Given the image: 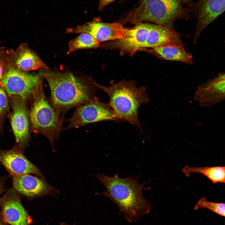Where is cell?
Wrapping results in <instances>:
<instances>
[{"instance_id": "cell-25", "label": "cell", "mask_w": 225, "mask_h": 225, "mask_svg": "<svg viewBox=\"0 0 225 225\" xmlns=\"http://www.w3.org/2000/svg\"><path fill=\"white\" fill-rule=\"evenodd\" d=\"M4 190V181L3 180L0 178V194Z\"/></svg>"}, {"instance_id": "cell-21", "label": "cell", "mask_w": 225, "mask_h": 225, "mask_svg": "<svg viewBox=\"0 0 225 225\" xmlns=\"http://www.w3.org/2000/svg\"><path fill=\"white\" fill-rule=\"evenodd\" d=\"M208 209L220 216H225V204L223 203L215 202L208 201L205 197L201 198L196 204L194 210L199 208Z\"/></svg>"}, {"instance_id": "cell-20", "label": "cell", "mask_w": 225, "mask_h": 225, "mask_svg": "<svg viewBox=\"0 0 225 225\" xmlns=\"http://www.w3.org/2000/svg\"><path fill=\"white\" fill-rule=\"evenodd\" d=\"M101 45L90 35L82 33L70 40L68 47L69 51L73 52L80 49L95 48L101 47Z\"/></svg>"}, {"instance_id": "cell-19", "label": "cell", "mask_w": 225, "mask_h": 225, "mask_svg": "<svg viewBox=\"0 0 225 225\" xmlns=\"http://www.w3.org/2000/svg\"><path fill=\"white\" fill-rule=\"evenodd\" d=\"M182 172L187 177L192 173L202 174L211 180L213 184L224 183L225 181V166L193 167L187 165L182 169Z\"/></svg>"}, {"instance_id": "cell-1", "label": "cell", "mask_w": 225, "mask_h": 225, "mask_svg": "<svg viewBox=\"0 0 225 225\" xmlns=\"http://www.w3.org/2000/svg\"><path fill=\"white\" fill-rule=\"evenodd\" d=\"M40 70L50 87L49 101L61 115L64 116L71 109L96 99L97 88L92 79L87 80L71 73L50 69Z\"/></svg>"}, {"instance_id": "cell-26", "label": "cell", "mask_w": 225, "mask_h": 225, "mask_svg": "<svg viewBox=\"0 0 225 225\" xmlns=\"http://www.w3.org/2000/svg\"><path fill=\"white\" fill-rule=\"evenodd\" d=\"M182 4L189 3L195 0H178Z\"/></svg>"}, {"instance_id": "cell-8", "label": "cell", "mask_w": 225, "mask_h": 225, "mask_svg": "<svg viewBox=\"0 0 225 225\" xmlns=\"http://www.w3.org/2000/svg\"><path fill=\"white\" fill-rule=\"evenodd\" d=\"M68 33L88 34L99 42L113 41L127 36L130 28L124 27L119 22L106 23L102 22L100 18H95L92 21L75 28H67Z\"/></svg>"}, {"instance_id": "cell-23", "label": "cell", "mask_w": 225, "mask_h": 225, "mask_svg": "<svg viewBox=\"0 0 225 225\" xmlns=\"http://www.w3.org/2000/svg\"><path fill=\"white\" fill-rule=\"evenodd\" d=\"M7 50L0 51V82L5 68L6 63Z\"/></svg>"}, {"instance_id": "cell-4", "label": "cell", "mask_w": 225, "mask_h": 225, "mask_svg": "<svg viewBox=\"0 0 225 225\" xmlns=\"http://www.w3.org/2000/svg\"><path fill=\"white\" fill-rule=\"evenodd\" d=\"M31 102L30 130L45 137L53 148L55 142L64 130L63 116L58 112L47 98L42 83L34 92Z\"/></svg>"}, {"instance_id": "cell-28", "label": "cell", "mask_w": 225, "mask_h": 225, "mask_svg": "<svg viewBox=\"0 0 225 225\" xmlns=\"http://www.w3.org/2000/svg\"><path fill=\"white\" fill-rule=\"evenodd\" d=\"M0 225H3L2 223L0 222Z\"/></svg>"}, {"instance_id": "cell-18", "label": "cell", "mask_w": 225, "mask_h": 225, "mask_svg": "<svg viewBox=\"0 0 225 225\" xmlns=\"http://www.w3.org/2000/svg\"><path fill=\"white\" fill-rule=\"evenodd\" d=\"M152 52L163 59L182 62L187 64L192 63V57L183 46L169 45L152 48Z\"/></svg>"}, {"instance_id": "cell-22", "label": "cell", "mask_w": 225, "mask_h": 225, "mask_svg": "<svg viewBox=\"0 0 225 225\" xmlns=\"http://www.w3.org/2000/svg\"><path fill=\"white\" fill-rule=\"evenodd\" d=\"M8 95L0 82V133L3 131L4 120L10 114Z\"/></svg>"}, {"instance_id": "cell-5", "label": "cell", "mask_w": 225, "mask_h": 225, "mask_svg": "<svg viewBox=\"0 0 225 225\" xmlns=\"http://www.w3.org/2000/svg\"><path fill=\"white\" fill-rule=\"evenodd\" d=\"M188 10L178 0H142L131 11L123 22L136 24L142 22L173 29L177 20H188Z\"/></svg>"}, {"instance_id": "cell-7", "label": "cell", "mask_w": 225, "mask_h": 225, "mask_svg": "<svg viewBox=\"0 0 225 225\" xmlns=\"http://www.w3.org/2000/svg\"><path fill=\"white\" fill-rule=\"evenodd\" d=\"M44 78L40 72L31 74L8 68L5 69L0 82L9 98L18 95L27 101H31L34 92L42 83Z\"/></svg>"}, {"instance_id": "cell-14", "label": "cell", "mask_w": 225, "mask_h": 225, "mask_svg": "<svg viewBox=\"0 0 225 225\" xmlns=\"http://www.w3.org/2000/svg\"><path fill=\"white\" fill-rule=\"evenodd\" d=\"M12 181L13 188L17 192L30 198L47 195L54 196L60 192L45 179L28 174L12 176Z\"/></svg>"}, {"instance_id": "cell-16", "label": "cell", "mask_w": 225, "mask_h": 225, "mask_svg": "<svg viewBox=\"0 0 225 225\" xmlns=\"http://www.w3.org/2000/svg\"><path fill=\"white\" fill-rule=\"evenodd\" d=\"M198 1L193 5L197 20L194 43L203 30L222 13L225 9V0Z\"/></svg>"}, {"instance_id": "cell-3", "label": "cell", "mask_w": 225, "mask_h": 225, "mask_svg": "<svg viewBox=\"0 0 225 225\" xmlns=\"http://www.w3.org/2000/svg\"><path fill=\"white\" fill-rule=\"evenodd\" d=\"M93 82L97 88L108 95V103L118 117L140 128L138 108L149 101L145 87H138L132 80H122L117 82L112 80L108 86L101 85L94 81Z\"/></svg>"}, {"instance_id": "cell-15", "label": "cell", "mask_w": 225, "mask_h": 225, "mask_svg": "<svg viewBox=\"0 0 225 225\" xmlns=\"http://www.w3.org/2000/svg\"><path fill=\"white\" fill-rule=\"evenodd\" d=\"M225 78L224 73H221L197 88L194 98L200 107L210 108L225 100Z\"/></svg>"}, {"instance_id": "cell-9", "label": "cell", "mask_w": 225, "mask_h": 225, "mask_svg": "<svg viewBox=\"0 0 225 225\" xmlns=\"http://www.w3.org/2000/svg\"><path fill=\"white\" fill-rule=\"evenodd\" d=\"M12 109L9 117L17 143L22 150L29 138L30 130L29 111L27 101L18 95L9 98Z\"/></svg>"}, {"instance_id": "cell-17", "label": "cell", "mask_w": 225, "mask_h": 225, "mask_svg": "<svg viewBox=\"0 0 225 225\" xmlns=\"http://www.w3.org/2000/svg\"><path fill=\"white\" fill-rule=\"evenodd\" d=\"M169 45L183 46L180 34L173 29L149 23V33L144 48Z\"/></svg>"}, {"instance_id": "cell-12", "label": "cell", "mask_w": 225, "mask_h": 225, "mask_svg": "<svg viewBox=\"0 0 225 225\" xmlns=\"http://www.w3.org/2000/svg\"><path fill=\"white\" fill-rule=\"evenodd\" d=\"M0 163L12 177L32 173L45 180L39 169L24 156L17 145L10 150L0 149Z\"/></svg>"}, {"instance_id": "cell-10", "label": "cell", "mask_w": 225, "mask_h": 225, "mask_svg": "<svg viewBox=\"0 0 225 225\" xmlns=\"http://www.w3.org/2000/svg\"><path fill=\"white\" fill-rule=\"evenodd\" d=\"M135 25L130 28L127 36L101 44V47L107 49H117L122 55H134L144 48L149 29V23L141 22Z\"/></svg>"}, {"instance_id": "cell-27", "label": "cell", "mask_w": 225, "mask_h": 225, "mask_svg": "<svg viewBox=\"0 0 225 225\" xmlns=\"http://www.w3.org/2000/svg\"><path fill=\"white\" fill-rule=\"evenodd\" d=\"M61 225H67L65 223H63L62 224H61Z\"/></svg>"}, {"instance_id": "cell-11", "label": "cell", "mask_w": 225, "mask_h": 225, "mask_svg": "<svg viewBox=\"0 0 225 225\" xmlns=\"http://www.w3.org/2000/svg\"><path fill=\"white\" fill-rule=\"evenodd\" d=\"M2 221L10 225H31L32 219L22 205L19 196L12 188L0 198Z\"/></svg>"}, {"instance_id": "cell-2", "label": "cell", "mask_w": 225, "mask_h": 225, "mask_svg": "<svg viewBox=\"0 0 225 225\" xmlns=\"http://www.w3.org/2000/svg\"><path fill=\"white\" fill-rule=\"evenodd\" d=\"M140 177L121 178L118 173L113 177L104 174L96 176L107 190L100 194L112 201L130 222H138L151 208L150 203L142 194L145 182H138Z\"/></svg>"}, {"instance_id": "cell-6", "label": "cell", "mask_w": 225, "mask_h": 225, "mask_svg": "<svg viewBox=\"0 0 225 225\" xmlns=\"http://www.w3.org/2000/svg\"><path fill=\"white\" fill-rule=\"evenodd\" d=\"M68 125L64 130L78 128L88 124L103 121H123L118 117L109 104L97 99L77 107L70 118Z\"/></svg>"}, {"instance_id": "cell-24", "label": "cell", "mask_w": 225, "mask_h": 225, "mask_svg": "<svg viewBox=\"0 0 225 225\" xmlns=\"http://www.w3.org/2000/svg\"><path fill=\"white\" fill-rule=\"evenodd\" d=\"M115 0H99L98 8L100 11L102 10L104 8Z\"/></svg>"}, {"instance_id": "cell-13", "label": "cell", "mask_w": 225, "mask_h": 225, "mask_svg": "<svg viewBox=\"0 0 225 225\" xmlns=\"http://www.w3.org/2000/svg\"><path fill=\"white\" fill-rule=\"evenodd\" d=\"M5 69L12 68L28 72L43 69H49L38 55L27 44H21L14 51L7 50Z\"/></svg>"}]
</instances>
